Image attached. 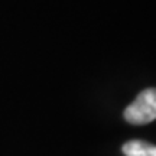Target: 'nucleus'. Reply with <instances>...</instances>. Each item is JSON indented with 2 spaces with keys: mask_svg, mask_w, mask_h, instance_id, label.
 Here are the masks:
<instances>
[{
  "mask_svg": "<svg viewBox=\"0 0 156 156\" xmlns=\"http://www.w3.org/2000/svg\"><path fill=\"white\" fill-rule=\"evenodd\" d=\"M124 119L132 124H147L156 120V88H146L124 110Z\"/></svg>",
  "mask_w": 156,
  "mask_h": 156,
  "instance_id": "obj_1",
  "label": "nucleus"
},
{
  "mask_svg": "<svg viewBox=\"0 0 156 156\" xmlns=\"http://www.w3.org/2000/svg\"><path fill=\"white\" fill-rule=\"evenodd\" d=\"M126 156H156V146L143 140H130L122 147Z\"/></svg>",
  "mask_w": 156,
  "mask_h": 156,
  "instance_id": "obj_2",
  "label": "nucleus"
}]
</instances>
